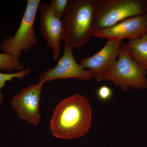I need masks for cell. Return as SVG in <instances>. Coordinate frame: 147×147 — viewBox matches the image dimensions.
Instances as JSON below:
<instances>
[{
	"instance_id": "6da1fadb",
	"label": "cell",
	"mask_w": 147,
	"mask_h": 147,
	"mask_svg": "<svg viewBox=\"0 0 147 147\" xmlns=\"http://www.w3.org/2000/svg\"><path fill=\"white\" fill-rule=\"evenodd\" d=\"M92 111L89 100L79 93L63 99L57 105L50 121L54 137L71 139L80 138L89 131Z\"/></svg>"
},
{
	"instance_id": "7a4b0ae2",
	"label": "cell",
	"mask_w": 147,
	"mask_h": 147,
	"mask_svg": "<svg viewBox=\"0 0 147 147\" xmlns=\"http://www.w3.org/2000/svg\"><path fill=\"white\" fill-rule=\"evenodd\" d=\"M96 0H71L62 19L63 40L71 48L86 45L93 37Z\"/></svg>"
},
{
	"instance_id": "3957f363",
	"label": "cell",
	"mask_w": 147,
	"mask_h": 147,
	"mask_svg": "<svg viewBox=\"0 0 147 147\" xmlns=\"http://www.w3.org/2000/svg\"><path fill=\"white\" fill-rule=\"evenodd\" d=\"M146 14L147 0H96L94 32L125 19Z\"/></svg>"
},
{
	"instance_id": "277c9868",
	"label": "cell",
	"mask_w": 147,
	"mask_h": 147,
	"mask_svg": "<svg viewBox=\"0 0 147 147\" xmlns=\"http://www.w3.org/2000/svg\"><path fill=\"white\" fill-rule=\"evenodd\" d=\"M147 71L131 57L121 43L118 59L115 66L104 74L103 80L113 82L116 86L127 91L147 88Z\"/></svg>"
},
{
	"instance_id": "5b68a950",
	"label": "cell",
	"mask_w": 147,
	"mask_h": 147,
	"mask_svg": "<svg viewBox=\"0 0 147 147\" xmlns=\"http://www.w3.org/2000/svg\"><path fill=\"white\" fill-rule=\"evenodd\" d=\"M40 3V0L27 1L26 7L16 33L7 37L0 44V48L3 52L19 58L21 52H28L37 44L34 28Z\"/></svg>"
},
{
	"instance_id": "8992f818",
	"label": "cell",
	"mask_w": 147,
	"mask_h": 147,
	"mask_svg": "<svg viewBox=\"0 0 147 147\" xmlns=\"http://www.w3.org/2000/svg\"><path fill=\"white\" fill-rule=\"evenodd\" d=\"M64 53L54 68H49L40 74L38 83L52 82L57 79L76 78L79 81H89L94 78L91 72L85 69L74 59L72 48L66 43Z\"/></svg>"
},
{
	"instance_id": "52a82bcc",
	"label": "cell",
	"mask_w": 147,
	"mask_h": 147,
	"mask_svg": "<svg viewBox=\"0 0 147 147\" xmlns=\"http://www.w3.org/2000/svg\"><path fill=\"white\" fill-rule=\"evenodd\" d=\"M44 84L38 83L23 88L13 96L11 102L18 117L35 125L40 121V96Z\"/></svg>"
},
{
	"instance_id": "ba28073f",
	"label": "cell",
	"mask_w": 147,
	"mask_h": 147,
	"mask_svg": "<svg viewBox=\"0 0 147 147\" xmlns=\"http://www.w3.org/2000/svg\"><path fill=\"white\" fill-rule=\"evenodd\" d=\"M123 40L110 39L98 53L90 57L83 58L80 65L88 68L98 82L103 81V76L115 65L119 55Z\"/></svg>"
},
{
	"instance_id": "9c48e42d",
	"label": "cell",
	"mask_w": 147,
	"mask_h": 147,
	"mask_svg": "<svg viewBox=\"0 0 147 147\" xmlns=\"http://www.w3.org/2000/svg\"><path fill=\"white\" fill-rule=\"evenodd\" d=\"M40 32L48 47L53 51V58L57 60L60 56L61 42L63 34L62 19L54 14L50 3H42L40 7Z\"/></svg>"
},
{
	"instance_id": "30bf717a",
	"label": "cell",
	"mask_w": 147,
	"mask_h": 147,
	"mask_svg": "<svg viewBox=\"0 0 147 147\" xmlns=\"http://www.w3.org/2000/svg\"><path fill=\"white\" fill-rule=\"evenodd\" d=\"M147 32V14L125 19L115 25L94 32L93 36L110 39L139 38Z\"/></svg>"
},
{
	"instance_id": "8fae6325",
	"label": "cell",
	"mask_w": 147,
	"mask_h": 147,
	"mask_svg": "<svg viewBox=\"0 0 147 147\" xmlns=\"http://www.w3.org/2000/svg\"><path fill=\"white\" fill-rule=\"evenodd\" d=\"M129 55L146 70H147V32L137 39L124 44Z\"/></svg>"
},
{
	"instance_id": "7c38bea8",
	"label": "cell",
	"mask_w": 147,
	"mask_h": 147,
	"mask_svg": "<svg viewBox=\"0 0 147 147\" xmlns=\"http://www.w3.org/2000/svg\"><path fill=\"white\" fill-rule=\"evenodd\" d=\"M19 58L3 52L0 54V70L7 71H21L24 68L23 64Z\"/></svg>"
},
{
	"instance_id": "4fadbf2b",
	"label": "cell",
	"mask_w": 147,
	"mask_h": 147,
	"mask_svg": "<svg viewBox=\"0 0 147 147\" xmlns=\"http://www.w3.org/2000/svg\"><path fill=\"white\" fill-rule=\"evenodd\" d=\"M31 69L28 68L24 70L12 74H5L0 72V105L3 104L4 100L3 95L1 90L5 86L7 82H10L13 79H24L30 72Z\"/></svg>"
},
{
	"instance_id": "5bb4252c",
	"label": "cell",
	"mask_w": 147,
	"mask_h": 147,
	"mask_svg": "<svg viewBox=\"0 0 147 147\" xmlns=\"http://www.w3.org/2000/svg\"><path fill=\"white\" fill-rule=\"evenodd\" d=\"M69 1L68 0H53L50 6L55 16L62 19L65 14Z\"/></svg>"
},
{
	"instance_id": "9a60e30c",
	"label": "cell",
	"mask_w": 147,
	"mask_h": 147,
	"mask_svg": "<svg viewBox=\"0 0 147 147\" xmlns=\"http://www.w3.org/2000/svg\"><path fill=\"white\" fill-rule=\"evenodd\" d=\"M113 92L110 87L102 86L98 88L97 91V96L98 98L102 101L109 100L112 97Z\"/></svg>"
}]
</instances>
